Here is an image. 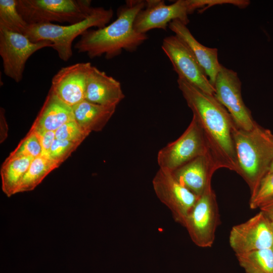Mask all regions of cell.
<instances>
[{"instance_id": "44dd1931", "label": "cell", "mask_w": 273, "mask_h": 273, "mask_svg": "<svg viewBox=\"0 0 273 273\" xmlns=\"http://www.w3.org/2000/svg\"><path fill=\"white\" fill-rule=\"evenodd\" d=\"M59 166L47 157L40 155L34 158L23 176L17 193L33 190L51 172Z\"/></svg>"}, {"instance_id": "f1b7e54d", "label": "cell", "mask_w": 273, "mask_h": 273, "mask_svg": "<svg viewBox=\"0 0 273 273\" xmlns=\"http://www.w3.org/2000/svg\"><path fill=\"white\" fill-rule=\"evenodd\" d=\"M259 209L273 225V199L262 205Z\"/></svg>"}, {"instance_id": "603a6c76", "label": "cell", "mask_w": 273, "mask_h": 273, "mask_svg": "<svg viewBox=\"0 0 273 273\" xmlns=\"http://www.w3.org/2000/svg\"><path fill=\"white\" fill-rule=\"evenodd\" d=\"M28 26L17 10V0L0 1V28L24 34Z\"/></svg>"}, {"instance_id": "9a60e30c", "label": "cell", "mask_w": 273, "mask_h": 273, "mask_svg": "<svg viewBox=\"0 0 273 273\" xmlns=\"http://www.w3.org/2000/svg\"><path fill=\"white\" fill-rule=\"evenodd\" d=\"M219 169L210 153L200 156L172 171L176 179L197 196H200L215 171Z\"/></svg>"}, {"instance_id": "83f0119b", "label": "cell", "mask_w": 273, "mask_h": 273, "mask_svg": "<svg viewBox=\"0 0 273 273\" xmlns=\"http://www.w3.org/2000/svg\"><path fill=\"white\" fill-rule=\"evenodd\" d=\"M31 128L36 132L40 141L42 148L41 155L49 158L51 148L56 139L55 131L38 128L33 125Z\"/></svg>"}, {"instance_id": "30bf717a", "label": "cell", "mask_w": 273, "mask_h": 273, "mask_svg": "<svg viewBox=\"0 0 273 273\" xmlns=\"http://www.w3.org/2000/svg\"><path fill=\"white\" fill-rule=\"evenodd\" d=\"M241 85L237 73L221 65L213 85L214 96L228 111L238 128L250 130L257 123L243 101Z\"/></svg>"}, {"instance_id": "ba28073f", "label": "cell", "mask_w": 273, "mask_h": 273, "mask_svg": "<svg viewBox=\"0 0 273 273\" xmlns=\"http://www.w3.org/2000/svg\"><path fill=\"white\" fill-rule=\"evenodd\" d=\"M209 153L202 130L193 117L184 133L159 151L157 160L159 168L172 172L195 158Z\"/></svg>"}, {"instance_id": "2e32d148", "label": "cell", "mask_w": 273, "mask_h": 273, "mask_svg": "<svg viewBox=\"0 0 273 273\" xmlns=\"http://www.w3.org/2000/svg\"><path fill=\"white\" fill-rule=\"evenodd\" d=\"M124 97L120 82L96 67H91L86 80L85 100L117 106Z\"/></svg>"}, {"instance_id": "277c9868", "label": "cell", "mask_w": 273, "mask_h": 273, "mask_svg": "<svg viewBox=\"0 0 273 273\" xmlns=\"http://www.w3.org/2000/svg\"><path fill=\"white\" fill-rule=\"evenodd\" d=\"M111 8L96 7L84 20L68 25L54 23H40L28 25L24 33L31 41L37 42L47 40L51 42L59 58L64 61L72 57V43L79 35L92 27L103 28L108 24L113 16Z\"/></svg>"}, {"instance_id": "d6986e66", "label": "cell", "mask_w": 273, "mask_h": 273, "mask_svg": "<svg viewBox=\"0 0 273 273\" xmlns=\"http://www.w3.org/2000/svg\"><path fill=\"white\" fill-rule=\"evenodd\" d=\"M116 107L94 104L84 100L72 109L75 121L90 133L103 129L115 113Z\"/></svg>"}, {"instance_id": "4316f807", "label": "cell", "mask_w": 273, "mask_h": 273, "mask_svg": "<svg viewBox=\"0 0 273 273\" xmlns=\"http://www.w3.org/2000/svg\"><path fill=\"white\" fill-rule=\"evenodd\" d=\"M80 144L79 142L56 139L51 148L49 158L60 166Z\"/></svg>"}, {"instance_id": "4dcf8cb0", "label": "cell", "mask_w": 273, "mask_h": 273, "mask_svg": "<svg viewBox=\"0 0 273 273\" xmlns=\"http://www.w3.org/2000/svg\"><path fill=\"white\" fill-rule=\"evenodd\" d=\"M272 250H273V246H272Z\"/></svg>"}, {"instance_id": "cb8c5ba5", "label": "cell", "mask_w": 273, "mask_h": 273, "mask_svg": "<svg viewBox=\"0 0 273 273\" xmlns=\"http://www.w3.org/2000/svg\"><path fill=\"white\" fill-rule=\"evenodd\" d=\"M41 153L42 148L38 137L35 130L31 127L26 136L7 158L30 157L34 159L40 156Z\"/></svg>"}, {"instance_id": "e0dca14e", "label": "cell", "mask_w": 273, "mask_h": 273, "mask_svg": "<svg viewBox=\"0 0 273 273\" xmlns=\"http://www.w3.org/2000/svg\"><path fill=\"white\" fill-rule=\"evenodd\" d=\"M168 26L187 46L213 86L221 66L218 60L217 49L200 43L193 36L187 25L178 20L172 21Z\"/></svg>"}, {"instance_id": "ffe728a7", "label": "cell", "mask_w": 273, "mask_h": 273, "mask_svg": "<svg viewBox=\"0 0 273 273\" xmlns=\"http://www.w3.org/2000/svg\"><path fill=\"white\" fill-rule=\"evenodd\" d=\"M34 159L30 157L6 158L0 174L2 189L7 197L17 194L19 186Z\"/></svg>"}, {"instance_id": "5bb4252c", "label": "cell", "mask_w": 273, "mask_h": 273, "mask_svg": "<svg viewBox=\"0 0 273 273\" xmlns=\"http://www.w3.org/2000/svg\"><path fill=\"white\" fill-rule=\"evenodd\" d=\"M89 62L77 63L61 68L54 76L50 89L62 101L71 107L85 100Z\"/></svg>"}, {"instance_id": "7a4b0ae2", "label": "cell", "mask_w": 273, "mask_h": 273, "mask_svg": "<svg viewBox=\"0 0 273 273\" xmlns=\"http://www.w3.org/2000/svg\"><path fill=\"white\" fill-rule=\"evenodd\" d=\"M146 1L128 0L119 7L117 19L106 26L88 29L74 45L78 53H86L91 59L104 55L107 59L119 55L122 51L132 52L148 39L146 34L136 32L133 23Z\"/></svg>"}, {"instance_id": "7c38bea8", "label": "cell", "mask_w": 273, "mask_h": 273, "mask_svg": "<svg viewBox=\"0 0 273 273\" xmlns=\"http://www.w3.org/2000/svg\"><path fill=\"white\" fill-rule=\"evenodd\" d=\"M161 48L170 61L173 70L181 78L207 94L214 95L215 89L197 60L175 35L165 37Z\"/></svg>"}, {"instance_id": "484cf974", "label": "cell", "mask_w": 273, "mask_h": 273, "mask_svg": "<svg viewBox=\"0 0 273 273\" xmlns=\"http://www.w3.org/2000/svg\"><path fill=\"white\" fill-rule=\"evenodd\" d=\"M89 134L79 126L75 119L66 123L55 131L56 139L80 143Z\"/></svg>"}, {"instance_id": "6da1fadb", "label": "cell", "mask_w": 273, "mask_h": 273, "mask_svg": "<svg viewBox=\"0 0 273 273\" xmlns=\"http://www.w3.org/2000/svg\"><path fill=\"white\" fill-rule=\"evenodd\" d=\"M178 88L203 133L219 168L238 171L234 133L238 127L226 108L215 98L178 77Z\"/></svg>"}, {"instance_id": "d4e9b609", "label": "cell", "mask_w": 273, "mask_h": 273, "mask_svg": "<svg viewBox=\"0 0 273 273\" xmlns=\"http://www.w3.org/2000/svg\"><path fill=\"white\" fill-rule=\"evenodd\" d=\"M273 199V172L267 173L261 180L255 194L250 196L249 206L252 209L259 208Z\"/></svg>"}, {"instance_id": "5b68a950", "label": "cell", "mask_w": 273, "mask_h": 273, "mask_svg": "<svg viewBox=\"0 0 273 273\" xmlns=\"http://www.w3.org/2000/svg\"><path fill=\"white\" fill-rule=\"evenodd\" d=\"M17 8L28 25L78 23L93 11L90 0H17Z\"/></svg>"}, {"instance_id": "7402d4cb", "label": "cell", "mask_w": 273, "mask_h": 273, "mask_svg": "<svg viewBox=\"0 0 273 273\" xmlns=\"http://www.w3.org/2000/svg\"><path fill=\"white\" fill-rule=\"evenodd\" d=\"M246 273H273L272 248L236 255Z\"/></svg>"}, {"instance_id": "8fae6325", "label": "cell", "mask_w": 273, "mask_h": 273, "mask_svg": "<svg viewBox=\"0 0 273 273\" xmlns=\"http://www.w3.org/2000/svg\"><path fill=\"white\" fill-rule=\"evenodd\" d=\"M152 185L157 198L170 210L175 221L184 226L199 197L180 184L171 171L160 168Z\"/></svg>"}, {"instance_id": "4fadbf2b", "label": "cell", "mask_w": 273, "mask_h": 273, "mask_svg": "<svg viewBox=\"0 0 273 273\" xmlns=\"http://www.w3.org/2000/svg\"><path fill=\"white\" fill-rule=\"evenodd\" d=\"M229 244L235 255L272 248L273 225L261 211L231 230Z\"/></svg>"}, {"instance_id": "52a82bcc", "label": "cell", "mask_w": 273, "mask_h": 273, "mask_svg": "<svg viewBox=\"0 0 273 273\" xmlns=\"http://www.w3.org/2000/svg\"><path fill=\"white\" fill-rule=\"evenodd\" d=\"M220 223L218 203L211 183L198 197L184 227L196 245L208 248L214 243L216 231Z\"/></svg>"}, {"instance_id": "9c48e42d", "label": "cell", "mask_w": 273, "mask_h": 273, "mask_svg": "<svg viewBox=\"0 0 273 273\" xmlns=\"http://www.w3.org/2000/svg\"><path fill=\"white\" fill-rule=\"evenodd\" d=\"M53 46L49 41L33 42L23 34L0 28V56L5 74L19 82L29 57L41 49Z\"/></svg>"}, {"instance_id": "3957f363", "label": "cell", "mask_w": 273, "mask_h": 273, "mask_svg": "<svg viewBox=\"0 0 273 273\" xmlns=\"http://www.w3.org/2000/svg\"><path fill=\"white\" fill-rule=\"evenodd\" d=\"M234 141L238 174L253 195L273 161V133L258 123L250 130L236 129Z\"/></svg>"}, {"instance_id": "ac0fdd59", "label": "cell", "mask_w": 273, "mask_h": 273, "mask_svg": "<svg viewBox=\"0 0 273 273\" xmlns=\"http://www.w3.org/2000/svg\"><path fill=\"white\" fill-rule=\"evenodd\" d=\"M74 119L72 107L62 101L50 89L32 125L55 131L66 123Z\"/></svg>"}, {"instance_id": "8992f818", "label": "cell", "mask_w": 273, "mask_h": 273, "mask_svg": "<svg viewBox=\"0 0 273 273\" xmlns=\"http://www.w3.org/2000/svg\"><path fill=\"white\" fill-rule=\"evenodd\" d=\"M223 4H227V1L178 0L168 5L163 1H146L145 7L135 17L133 28L138 33L146 34L154 29L166 30L169 23L175 20L187 25L190 22L188 15L195 10Z\"/></svg>"}, {"instance_id": "f546056e", "label": "cell", "mask_w": 273, "mask_h": 273, "mask_svg": "<svg viewBox=\"0 0 273 273\" xmlns=\"http://www.w3.org/2000/svg\"><path fill=\"white\" fill-rule=\"evenodd\" d=\"M273 172V161H272V162L271 163V165L270 166V167L269 168V170L268 173H270V172Z\"/></svg>"}]
</instances>
